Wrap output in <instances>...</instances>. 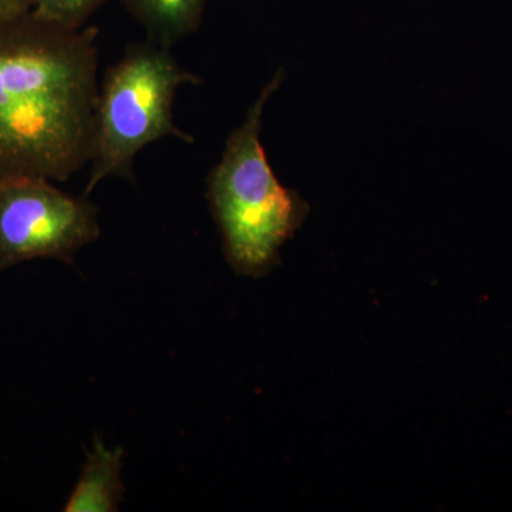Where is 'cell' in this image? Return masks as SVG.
Wrapping results in <instances>:
<instances>
[{
  "label": "cell",
  "instance_id": "7",
  "mask_svg": "<svg viewBox=\"0 0 512 512\" xmlns=\"http://www.w3.org/2000/svg\"><path fill=\"white\" fill-rule=\"evenodd\" d=\"M107 0H33L37 18L66 29H82Z\"/></svg>",
  "mask_w": 512,
  "mask_h": 512
},
{
  "label": "cell",
  "instance_id": "5",
  "mask_svg": "<svg viewBox=\"0 0 512 512\" xmlns=\"http://www.w3.org/2000/svg\"><path fill=\"white\" fill-rule=\"evenodd\" d=\"M123 450L107 448L103 441L94 439L93 450L87 454L82 476L77 481L67 512H111L119 510L124 485L121 481Z\"/></svg>",
  "mask_w": 512,
  "mask_h": 512
},
{
  "label": "cell",
  "instance_id": "4",
  "mask_svg": "<svg viewBox=\"0 0 512 512\" xmlns=\"http://www.w3.org/2000/svg\"><path fill=\"white\" fill-rule=\"evenodd\" d=\"M100 235L97 208L40 177L0 180V272L33 259L72 261Z\"/></svg>",
  "mask_w": 512,
  "mask_h": 512
},
{
  "label": "cell",
  "instance_id": "6",
  "mask_svg": "<svg viewBox=\"0 0 512 512\" xmlns=\"http://www.w3.org/2000/svg\"><path fill=\"white\" fill-rule=\"evenodd\" d=\"M151 42L170 47L197 32L207 0H121Z\"/></svg>",
  "mask_w": 512,
  "mask_h": 512
},
{
  "label": "cell",
  "instance_id": "2",
  "mask_svg": "<svg viewBox=\"0 0 512 512\" xmlns=\"http://www.w3.org/2000/svg\"><path fill=\"white\" fill-rule=\"evenodd\" d=\"M282 79L279 70L262 89L208 175V200L229 265L255 278L275 265L279 249L301 228L309 211L298 192L279 183L262 146V116Z\"/></svg>",
  "mask_w": 512,
  "mask_h": 512
},
{
  "label": "cell",
  "instance_id": "1",
  "mask_svg": "<svg viewBox=\"0 0 512 512\" xmlns=\"http://www.w3.org/2000/svg\"><path fill=\"white\" fill-rule=\"evenodd\" d=\"M97 29L0 22V180L66 181L92 161Z\"/></svg>",
  "mask_w": 512,
  "mask_h": 512
},
{
  "label": "cell",
  "instance_id": "8",
  "mask_svg": "<svg viewBox=\"0 0 512 512\" xmlns=\"http://www.w3.org/2000/svg\"><path fill=\"white\" fill-rule=\"evenodd\" d=\"M33 0H0V22L22 18L32 12Z\"/></svg>",
  "mask_w": 512,
  "mask_h": 512
},
{
  "label": "cell",
  "instance_id": "3",
  "mask_svg": "<svg viewBox=\"0 0 512 512\" xmlns=\"http://www.w3.org/2000/svg\"><path fill=\"white\" fill-rule=\"evenodd\" d=\"M201 83L168 47L153 42L128 47L99 86L86 195L107 178L134 181V160L154 141L174 137L194 143V137L175 124L173 106L178 89Z\"/></svg>",
  "mask_w": 512,
  "mask_h": 512
}]
</instances>
